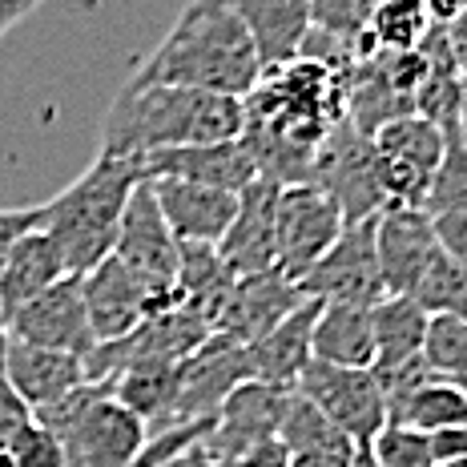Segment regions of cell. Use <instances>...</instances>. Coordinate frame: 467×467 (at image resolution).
Masks as SVG:
<instances>
[{
	"label": "cell",
	"instance_id": "cell-41",
	"mask_svg": "<svg viewBox=\"0 0 467 467\" xmlns=\"http://www.w3.org/2000/svg\"><path fill=\"white\" fill-rule=\"evenodd\" d=\"M423 5L435 28H447L460 21V16H467V0H423Z\"/></svg>",
	"mask_w": 467,
	"mask_h": 467
},
{
	"label": "cell",
	"instance_id": "cell-26",
	"mask_svg": "<svg viewBox=\"0 0 467 467\" xmlns=\"http://www.w3.org/2000/svg\"><path fill=\"white\" fill-rule=\"evenodd\" d=\"M427 310L415 298H383L371 306L375 323V367L379 379L403 371L415 358H423V335H427Z\"/></svg>",
	"mask_w": 467,
	"mask_h": 467
},
{
	"label": "cell",
	"instance_id": "cell-44",
	"mask_svg": "<svg viewBox=\"0 0 467 467\" xmlns=\"http://www.w3.org/2000/svg\"><path fill=\"white\" fill-rule=\"evenodd\" d=\"M355 467H375V463H371V455H367V447H358V455H355Z\"/></svg>",
	"mask_w": 467,
	"mask_h": 467
},
{
	"label": "cell",
	"instance_id": "cell-10",
	"mask_svg": "<svg viewBox=\"0 0 467 467\" xmlns=\"http://www.w3.org/2000/svg\"><path fill=\"white\" fill-rule=\"evenodd\" d=\"M0 323H5L8 338H21L28 347L61 350V355L89 358V350L97 347L89 310H85V295H81V275L61 278L57 286H48L33 303L16 306Z\"/></svg>",
	"mask_w": 467,
	"mask_h": 467
},
{
	"label": "cell",
	"instance_id": "cell-3",
	"mask_svg": "<svg viewBox=\"0 0 467 467\" xmlns=\"http://www.w3.org/2000/svg\"><path fill=\"white\" fill-rule=\"evenodd\" d=\"M141 182V161L97 153V161L73 186L41 206V230L61 246L69 275H89L113 254L130 198Z\"/></svg>",
	"mask_w": 467,
	"mask_h": 467
},
{
	"label": "cell",
	"instance_id": "cell-7",
	"mask_svg": "<svg viewBox=\"0 0 467 467\" xmlns=\"http://www.w3.org/2000/svg\"><path fill=\"white\" fill-rule=\"evenodd\" d=\"M347 230V218L338 202L323 186L303 182V186H282L275 210V250H278V275L298 282L306 270L327 254Z\"/></svg>",
	"mask_w": 467,
	"mask_h": 467
},
{
	"label": "cell",
	"instance_id": "cell-5",
	"mask_svg": "<svg viewBox=\"0 0 467 467\" xmlns=\"http://www.w3.org/2000/svg\"><path fill=\"white\" fill-rule=\"evenodd\" d=\"M371 161L375 178L383 186L387 206H420L435 182V170L443 161V133L420 113L395 117L371 133Z\"/></svg>",
	"mask_w": 467,
	"mask_h": 467
},
{
	"label": "cell",
	"instance_id": "cell-35",
	"mask_svg": "<svg viewBox=\"0 0 467 467\" xmlns=\"http://www.w3.org/2000/svg\"><path fill=\"white\" fill-rule=\"evenodd\" d=\"M33 420V411L25 407V399L8 387L5 371H0V467H8V447H13L16 431Z\"/></svg>",
	"mask_w": 467,
	"mask_h": 467
},
{
	"label": "cell",
	"instance_id": "cell-23",
	"mask_svg": "<svg viewBox=\"0 0 467 467\" xmlns=\"http://www.w3.org/2000/svg\"><path fill=\"white\" fill-rule=\"evenodd\" d=\"M387 423L411 427L420 435H440L467 423V383L427 371L420 383L387 399Z\"/></svg>",
	"mask_w": 467,
	"mask_h": 467
},
{
	"label": "cell",
	"instance_id": "cell-1",
	"mask_svg": "<svg viewBox=\"0 0 467 467\" xmlns=\"http://www.w3.org/2000/svg\"><path fill=\"white\" fill-rule=\"evenodd\" d=\"M262 77L254 36L238 13V0H190L173 28L138 65L130 81L178 85L242 101Z\"/></svg>",
	"mask_w": 467,
	"mask_h": 467
},
{
	"label": "cell",
	"instance_id": "cell-24",
	"mask_svg": "<svg viewBox=\"0 0 467 467\" xmlns=\"http://www.w3.org/2000/svg\"><path fill=\"white\" fill-rule=\"evenodd\" d=\"M61 278H69L61 246H57L41 226L28 230L13 246L5 270H0V318H8L16 306L33 303L36 295H45V290L57 286Z\"/></svg>",
	"mask_w": 467,
	"mask_h": 467
},
{
	"label": "cell",
	"instance_id": "cell-21",
	"mask_svg": "<svg viewBox=\"0 0 467 467\" xmlns=\"http://www.w3.org/2000/svg\"><path fill=\"white\" fill-rule=\"evenodd\" d=\"M0 371H5L8 387L25 399L28 411L53 403V399L77 391L85 379V358L61 355V350H45V347H28L21 338H8L0 343Z\"/></svg>",
	"mask_w": 467,
	"mask_h": 467
},
{
	"label": "cell",
	"instance_id": "cell-20",
	"mask_svg": "<svg viewBox=\"0 0 467 467\" xmlns=\"http://www.w3.org/2000/svg\"><path fill=\"white\" fill-rule=\"evenodd\" d=\"M306 298L298 295V286L290 278H282L278 270H266V275H250L234 282V295L226 310H222V323L213 335H226L234 343L250 347L254 338L270 335L282 318L295 315Z\"/></svg>",
	"mask_w": 467,
	"mask_h": 467
},
{
	"label": "cell",
	"instance_id": "cell-34",
	"mask_svg": "<svg viewBox=\"0 0 467 467\" xmlns=\"http://www.w3.org/2000/svg\"><path fill=\"white\" fill-rule=\"evenodd\" d=\"M210 427H213V420L190 423V427H173V431H161V435H150V443H145L141 460L133 463V467H170L173 460H182L190 447H198L202 440H206Z\"/></svg>",
	"mask_w": 467,
	"mask_h": 467
},
{
	"label": "cell",
	"instance_id": "cell-25",
	"mask_svg": "<svg viewBox=\"0 0 467 467\" xmlns=\"http://www.w3.org/2000/svg\"><path fill=\"white\" fill-rule=\"evenodd\" d=\"M238 13L254 36L262 69L295 61L310 33V0H238Z\"/></svg>",
	"mask_w": 467,
	"mask_h": 467
},
{
	"label": "cell",
	"instance_id": "cell-43",
	"mask_svg": "<svg viewBox=\"0 0 467 467\" xmlns=\"http://www.w3.org/2000/svg\"><path fill=\"white\" fill-rule=\"evenodd\" d=\"M173 467H230V463H226V460H218V455H210L206 447L198 443V447H190V451L182 455V460L173 463Z\"/></svg>",
	"mask_w": 467,
	"mask_h": 467
},
{
	"label": "cell",
	"instance_id": "cell-2",
	"mask_svg": "<svg viewBox=\"0 0 467 467\" xmlns=\"http://www.w3.org/2000/svg\"><path fill=\"white\" fill-rule=\"evenodd\" d=\"M242 138V101L178 85L125 81L101 125V153L109 158H150L161 150L234 141Z\"/></svg>",
	"mask_w": 467,
	"mask_h": 467
},
{
	"label": "cell",
	"instance_id": "cell-32",
	"mask_svg": "<svg viewBox=\"0 0 467 467\" xmlns=\"http://www.w3.org/2000/svg\"><path fill=\"white\" fill-rule=\"evenodd\" d=\"M367 455H371L375 467H435L440 463L431 451V435H420L411 427H395V423H387L375 435Z\"/></svg>",
	"mask_w": 467,
	"mask_h": 467
},
{
	"label": "cell",
	"instance_id": "cell-45",
	"mask_svg": "<svg viewBox=\"0 0 467 467\" xmlns=\"http://www.w3.org/2000/svg\"><path fill=\"white\" fill-rule=\"evenodd\" d=\"M435 467H467V460H443V463H435Z\"/></svg>",
	"mask_w": 467,
	"mask_h": 467
},
{
	"label": "cell",
	"instance_id": "cell-19",
	"mask_svg": "<svg viewBox=\"0 0 467 467\" xmlns=\"http://www.w3.org/2000/svg\"><path fill=\"white\" fill-rule=\"evenodd\" d=\"M315 298H306L295 315H286L270 335L254 338L246 347V375L250 383H266L278 391H295L303 371L315 358V318H318Z\"/></svg>",
	"mask_w": 467,
	"mask_h": 467
},
{
	"label": "cell",
	"instance_id": "cell-9",
	"mask_svg": "<svg viewBox=\"0 0 467 467\" xmlns=\"http://www.w3.org/2000/svg\"><path fill=\"white\" fill-rule=\"evenodd\" d=\"M298 295L315 303H343V306H375L387 298L383 270L375 250V218L355 222L338 234V242L327 250L306 278L298 282Z\"/></svg>",
	"mask_w": 467,
	"mask_h": 467
},
{
	"label": "cell",
	"instance_id": "cell-27",
	"mask_svg": "<svg viewBox=\"0 0 467 467\" xmlns=\"http://www.w3.org/2000/svg\"><path fill=\"white\" fill-rule=\"evenodd\" d=\"M315 358L330 367H375V323L371 306L323 303L315 318Z\"/></svg>",
	"mask_w": 467,
	"mask_h": 467
},
{
	"label": "cell",
	"instance_id": "cell-18",
	"mask_svg": "<svg viewBox=\"0 0 467 467\" xmlns=\"http://www.w3.org/2000/svg\"><path fill=\"white\" fill-rule=\"evenodd\" d=\"M141 173L145 178L193 182V186H210V190H226V193H242L258 178L254 158H250V150L242 145V138L150 153V158H141Z\"/></svg>",
	"mask_w": 467,
	"mask_h": 467
},
{
	"label": "cell",
	"instance_id": "cell-38",
	"mask_svg": "<svg viewBox=\"0 0 467 467\" xmlns=\"http://www.w3.org/2000/svg\"><path fill=\"white\" fill-rule=\"evenodd\" d=\"M443 33H447V53H451V69H455V81H460V97H463V109H467V16H460L455 25H447Z\"/></svg>",
	"mask_w": 467,
	"mask_h": 467
},
{
	"label": "cell",
	"instance_id": "cell-29",
	"mask_svg": "<svg viewBox=\"0 0 467 467\" xmlns=\"http://www.w3.org/2000/svg\"><path fill=\"white\" fill-rule=\"evenodd\" d=\"M443 133V161L435 170V182L423 198L427 218H443V213H467V138L463 125Z\"/></svg>",
	"mask_w": 467,
	"mask_h": 467
},
{
	"label": "cell",
	"instance_id": "cell-8",
	"mask_svg": "<svg viewBox=\"0 0 467 467\" xmlns=\"http://www.w3.org/2000/svg\"><path fill=\"white\" fill-rule=\"evenodd\" d=\"M113 258L130 270L133 278L150 290L153 298H161L165 306H178V266H182V246L165 226L158 202L150 193V182H141L130 198L121 234H117Z\"/></svg>",
	"mask_w": 467,
	"mask_h": 467
},
{
	"label": "cell",
	"instance_id": "cell-22",
	"mask_svg": "<svg viewBox=\"0 0 467 467\" xmlns=\"http://www.w3.org/2000/svg\"><path fill=\"white\" fill-rule=\"evenodd\" d=\"M278 443L286 447L290 467H355L358 447L318 407L290 391L278 420Z\"/></svg>",
	"mask_w": 467,
	"mask_h": 467
},
{
	"label": "cell",
	"instance_id": "cell-17",
	"mask_svg": "<svg viewBox=\"0 0 467 467\" xmlns=\"http://www.w3.org/2000/svg\"><path fill=\"white\" fill-rule=\"evenodd\" d=\"M150 193L158 202L165 226L178 238V246H218L226 238L234 213H238V193L193 186L178 178H145Z\"/></svg>",
	"mask_w": 467,
	"mask_h": 467
},
{
	"label": "cell",
	"instance_id": "cell-39",
	"mask_svg": "<svg viewBox=\"0 0 467 467\" xmlns=\"http://www.w3.org/2000/svg\"><path fill=\"white\" fill-rule=\"evenodd\" d=\"M230 467H290V455H286V447H282L278 440H266V443L250 447L246 455H238Z\"/></svg>",
	"mask_w": 467,
	"mask_h": 467
},
{
	"label": "cell",
	"instance_id": "cell-15",
	"mask_svg": "<svg viewBox=\"0 0 467 467\" xmlns=\"http://www.w3.org/2000/svg\"><path fill=\"white\" fill-rule=\"evenodd\" d=\"M286 395L290 391H278V387H266V383H238L234 391L226 395V403L218 407L213 415V427L210 435L202 440L210 455L234 463L238 455H246L250 447L266 443V440H278V420H282V407H286Z\"/></svg>",
	"mask_w": 467,
	"mask_h": 467
},
{
	"label": "cell",
	"instance_id": "cell-30",
	"mask_svg": "<svg viewBox=\"0 0 467 467\" xmlns=\"http://www.w3.org/2000/svg\"><path fill=\"white\" fill-rule=\"evenodd\" d=\"M411 298L427 315H463L467 318V270L440 250V254L431 258V266L423 270L420 286L411 290Z\"/></svg>",
	"mask_w": 467,
	"mask_h": 467
},
{
	"label": "cell",
	"instance_id": "cell-13",
	"mask_svg": "<svg viewBox=\"0 0 467 467\" xmlns=\"http://www.w3.org/2000/svg\"><path fill=\"white\" fill-rule=\"evenodd\" d=\"M375 250L387 298H411L423 270L440 254L435 222L420 206H387L375 213Z\"/></svg>",
	"mask_w": 467,
	"mask_h": 467
},
{
	"label": "cell",
	"instance_id": "cell-12",
	"mask_svg": "<svg viewBox=\"0 0 467 467\" xmlns=\"http://www.w3.org/2000/svg\"><path fill=\"white\" fill-rule=\"evenodd\" d=\"M246 347L234 343L226 335H210L193 355L182 363L178 379V399H173L170 431L173 427L206 423L218 415V407L226 403V395L238 383H246Z\"/></svg>",
	"mask_w": 467,
	"mask_h": 467
},
{
	"label": "cell",
	"instance_id": "cell-16",
	"mask_svg": "<svg viewBox=\"0 0 467 467\" xmlns=\"http://www.w3.org/2000/svg\"><path fill=\"white\" fill-rule=\"evenodd\" d=\"M278 182L254 178L238 193V213H234L226 238L218 242V258L226 262L234 278L266 275L278 270V250H275V210H278Z\"/></svg>",
	"mask_w": 467,
	"mask_h": 467
},
{
	"label": "cell",
	"instance_id": "cell-4",
	"mask_svg": "<svg viewBox=\"0 0 467 467\" xmlns=\"http://www.w3.org/2000/svg\"><path fill=\"white\" fill-rule=\"evenodd\" d=\"M33 420L65 443V467H133L150 443V427L117 403L109 383H81L36 407Z\"/></svg>",
	"mask_w": 467,
	"mask_h": 467
},
{
	"label": "cell",
	"instance_id": "cell-37",
	"mask_svg": "<svg viewBox=\"0 0 467 467\" xmlns=\"http://www.w3.org/2000/svg\"><path fill=\"white\" fill-rule=\"evenodd\" d=\"M431 222H435L440 250L467 270V213H443V218H431Z\"/></svg>",
	"mask_w": 467,
	"mask_h": 467
},
{
	"label": "cell",
	"instance_id": "cell-46",
	"mask_svg": "<svg viewBox=\"0 0 467 467\" xmlns=\"http://www.w3.org/2000/svg\"><path fill=\"white\" fill-rule=\"evenodd\" d=\"M463 138H467V109H463Z\"/></svg>",
	"mask_w": 467,
	"mask_h": 467
},
{
	"label": "cell",
	"instance_id": "cell-47",
	"mask_svg": "<svg viewBox=\"0 0 467 467\" xmlns=\"http://www.w3.org/2000/svg\"><path fill=\"white\" fill-rule=\"evenodd\" d=\"M0 343H5V323H0Z\"/></svg>",
	"mask_w": 467,
	"mask_h": 467
},
{
	"label": "cell",
	"instance_id": "cell-33",
	"mask_svg": "<svg viewBox=\"0 0 467 467\" xmlns=\"http://www.w3.org/2000/svg\"><path fill=\"white\" fill-rule=\"evenodd\" d=\"M8 467H65V443L48 427L28 420L8 447Z\"/></svg>",
	"mask_w": 467,
	"mask_h": 467
},
{
	"label": "cell",
	"instance_id": "cell-36",
	"mask_svg": "<svg viewBox=\"0 0 467 467\" xmlns=\"http://www.w3.org/2000/svg\"><path fill=\"white\" fill-rule=\"evenodd\" d=\"M41 226V206H16V210H0V270H5L13 246L25 238L28 230Z\"/></svg>",
	"mask_w": 467,
	"mask_h": 467
},
{
	"label": "cell",
	"instance_id": "cell-42",
	"mask_svg": "<svg viewBox=\"0 0 467 467\" xmlns=\"http://www.w3.org/2000/svg\"><path fill=\"white\" fill-rule=\"evenodd\" d=\"M36 5H41V0H0V36L13 25H21L28 13H36Z\"/></svg>",
	"mask_w": 467,
	"mask_h": 467
},
{
	"label": "cell",
	"instance_id": "cell-14",
	"mask_svg": "<svg viewBox=\"0 0 467 467\" xmlns=\"http://www.w3.org/2000/svg\"><path fill=\"white\" fill-rule=\"evenodd\" d=\"M81 295H85V310H89V327L97 343H117V338L133 335L145 318L170 310L113 254L101 266H93L89 275H81Z\"/></svg>",
	"mask_w": 467,
	"mask_h": 467
},
{
	"label": "cell",
	"instance_id": "cell-40",
	"mask_svg": "<svg viewBox=\"0 0 467 467\" xmlns=\"http://www.w3.org/2000/svg\"><path fill=\"white\" fill-rule=\"evenodd\" d=\"M431 451L435 460H467V423L463 427H451V431H440L431 435Z\"/></svg>",
	"mask_w": 467,
	"mask_h": 467
},
{
	"label": "cell",
	"instance_id": "cell-6",
	"mask_svg": "<svg viewBox=\"0 0 467 467\" xmlns=\"http://www.w3.org/2000/svg\"><path fill=\"white\" fill-rule=\"evenodd\" d=\"M295 395L318 407L338 431L355 440V447H371V440L387 427L383 383L367 367H330L323 358H310Z\"/></svg>",
	"mask_w": 467,
	"mask_h": 467
},
{
	"label": "cell",
	"instance_id": "cell-28",
	"mask_svg": "<svg viewBox=\"0 0 467 467\" xmlns=\"http://www.w3.org/2000/svg\"><path fill=\"white\" fill-rule=\"evenodd\" d=\"M431 16L423 0H379L367 21V41L379 53H415L431 36Z\"/></svg>",
	"mask_w": 467,
	"mask_h": 467
},
{
	"label": "cell",
	"instance_id": "cell-11",
	"mask_svg": "<svg viewBox=\"0 0 467 467\" xmlns=\"http://www.w3.org/2000/svg\"><path fill=\"white\" fill-rule=\"evenodd\" d=\"M315 186H323L330 198L338 202L347 226L355 222L375 218L379 210H387L383 186L375 178V161H371V141L355 130L350 121H338L327 133L323 150L315 158Z\"/></svg>",
	"mask_w": 467,
	"mask_h": 467
},
{
	"label": "cell",
	"instance_id": "cell-31",
	"mask_svg": "<svg viewBox=\"0 0 467 467\" xmlns=\"http://www.w3.org/2000/svg\"><path fill=\"white\" fill-rule=\"evenodd\" d=\"M423 363L435 375L463 379L467 383V318L463 315H431L423 335Z\"/></svg>",
	"mask_w": 467,
	"mask_h": 467
}]
</instances>
